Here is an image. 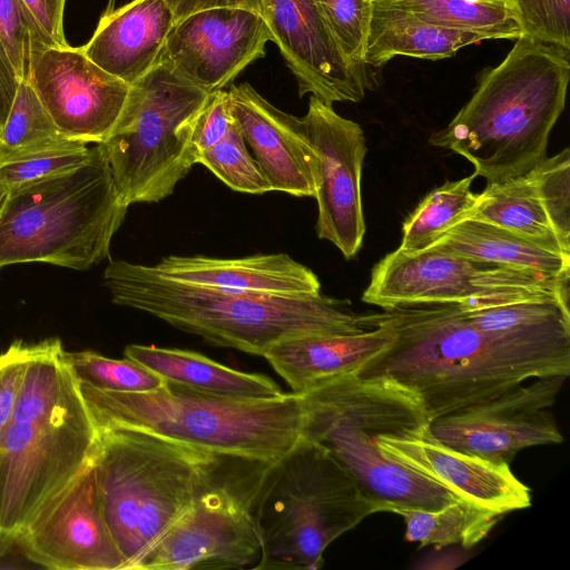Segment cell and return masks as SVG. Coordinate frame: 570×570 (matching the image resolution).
<instances>
[{
  "instance_id": "obj_31",
  "label": "cell",
  "mask_w": 570,
  "mask_h": 570,
  "mask_svg": "<svg viewBox=\"0 0 570 570\" xmlns=\"http://www.w3.org/2000/svg\"><path fill=\"white\" fill-rule=\"evenodd\" d=\"M88 144L57 135L0 156V181L9 188L75 169L91 155Z\"/></svg>"
},
{
  "instance_id": "obj_32",
  "label": "cell",
  "mask_w": 570,
  "mask_h": 570,
  "mask_svg": "<svg viewBox=\"0 0 570 570\" xmlns=\"http://www.w3.org/2000/svg\"><path fill=\"white\" fill-rule=\"evenodd\" d=\"M65 357L78 384L96 390L144 393L165 384L159 375L128 357L115 360L91 351H66Z\"/></svg>"
},
{
  "instance_id": "obj_43",
  "label": "cell",
  "mask_w": 570,
  "mask_h": 570,
  "mask_svg": "<svg viewBox=\"0 0 570 570\" xmlns=\"http://www.w3.org/2000/svg\"><path fill=\"white\" fill-rule=\"evenodd\" d=\"M19 79L0 39V131L8 117Z\"/></svg>"
},
{
  "instance_id": "obj_41",
  "label": "cell",
  "mask_w": 570,
  "mask_h": 570,
  "mask_svg": "<svg viewBox=\"0 0 570 570\" xmlns=\"http://www.w3.org/2000/svg\"><path fill=\"white\" fill-rule=\"evenodd\" d=\"M53 47H66L63 13L66 0H23Z\"/></svg>"
},
{
  "instance_id": "obj_27",
  "label": "cell",
  "mask_w": 570,
  "mask_h": 570,
  "mask_svg": "<svg viewBox=\"0 0 570 570\" xmlns=\"http://www.w3.org/2000/svg\"><path fill=\"white\" fill-rule=\"evenodd\" d=\"M469 218L492 224L546 249L570 256L553 230L529 171L487 184Z\"/></svg>"
},
{
  "instance_id": "obj_28",
  "label": "cell",
  "mask_w": 570,
  "mask_h": 570,
  "mask_svg": "<svg viewBox=\"0 0 570 570\" xmlns=\"http://www.w3.org/2000/svg\"><path fill=\"white\" fill-rule=\"evenodd\" d=\"M386 512L403 518L406 541L420 542V548L434 546L436 549L452 544L472 548L502 517L466 501H455L438 510L390 507Z\"/></svg>"
},
{
  "instance_id": "obj_23",
  "label": "cell",
  "mask_w": 570,
  "mask_h": 570,
  "mask_svg": "<svg viewBox=\"0 0 570 570\" xmlns=\"http://www.w3.org/2000/svg\"><path fill=\"white\" fill-rule=\"evenodd\" d=\"M393 331L384 324L347 334H313L274 344L263 355L274 371L302 394L316 383L352 374L391 344Z\"/></svg>"
},
{
  "instance_id": "obj_9",
  "label": "cell",
  "mask_w": 570,
  "mask_h": 570,
  "mask_svg": "<svg viewBox=\"0 0 570 570\" xmlns=\"http://www.w3.org/2000/svg\"><path fill=\"white\" fill-rule=\"evenodd\" d=\"M98 433L92 466L101 510L129 570L188 508L209 453L138 430Z\"/></svg>"
},
{
  "instance_id": "obj_11",
  "label": "cell",
  "mask_w": 570,
  "mask_h": 570,
  "mask_svg": "<svg viewBox=\"0 0 570 570\" xmlns=\"http://www.w3.org/2000/svg\"><path fill=\"white\" fill-rule=\"evenodd\" d=\"M273 462L209 453L188 508L129 570H254L261 546L252 507Z\"/></svg>"
},
{
  "instance_id": "obj_45",
  "label": "cell",
  "mask_w": 570,
  "mask_h": 570,
  "mask_svg": "<svg viewBox=\"0 0 570 570\" xmlns=\"http://www.w3.org/2000/svg\"><path fill=\"white\" fill-rule=\"evenodd\" d=\"M0 544H2L1 540H0Z\"/></svg>"
},
{
  "instance_id": "obj_2",
  "label": "cell",
  "mask_w": 570,
  "mask_h": 570,
  "mask_svg": "<svg viewBox=\"0 0 570 570\" xmlns=\"http://www.w3.org/2000/svg\"><path fill=\"white\" fill-rule=\"evenodd\" d=\"M60 340L29 345L14 413L0 435V540L17 541L37 513L88 466L98 429Z\"/></svg>"
},
{
  "instance_id": "obj_29",
  "label": "cell",
  "mask_w": 570,
  "mask_h": 570,
  "mask_svg": "<svg viewBox=\"0 0 570 570\" xmlns=\"http://www.w3.org/2000/svg\"><path fill=\"white\" fill-rule=\"evenodd\" d=\"M426 23L487 39L523 36L508 0H389Z\"/></svg>"
},
{
  "instance_id": "obj_10",
  "label": "cell",
  "mask_w": 570,
  "mask_h": 570,
  "mask_svg": "<svg viewBox=\"0 0 570 570\" xmlns=\"http://www.w3.org/2000/svg\"><path fill=\"white\" fill-rule=\"evenodd\" d=\"M207 97L160 63L130 85L115 127L98 144L127 206L163 200L189 173L194 124Z\"/></svg>"
},
{
  "instance_id": "obj_37",
  "label": "cell",
  "mask_w": 570,
  "mask_h": 570,
  "mask_svg": "<svg viewBox=\"0 0 570 570\" xmlns=\"http://www.w3.org/2000/svg\"><path fill=\"white\" fill-rule=\"evenodd\" d=\"M322 13L345 57L363 73L371 0H317Z\"/></svg>"
},
{
  "instance_id": "obj_33",
  "label": "cell",
  "mask_w": 570,
  "mask_h": 570,
  "mask_svg": "<svg viewBox=\"0 0 570 570\" xmlns=\"http://www.w3.org/2000/svg\"><path fill=\"white\" fill-rule=\"evenodd\" d=\"M195 164L205 166L233 190L246 194L272 191L236 121L220 141L196 156Z\"/></svg>"
},
{
  "instance_id": "obj_44",
  "label": "cell",
  "mask_w": 570,
  "mask_h": 570,
  "mask_svg": "<svg viewBox=\"0 0 570 570\" xmlns=\"http://www.w3.org/2000/svg\"><path fill=\"white\" fill-rule=\"evenodd\" d=\"M8 191L9 187L0 181V212L7 198Z\"/></svg>"
},
{
  "instance_id": "obj_3",
  "label": "cell",
  "mask_w": 570,
  "mask_h": 570,
  "mask_svg": "<svg viewBox=\"0 0 570 570\" xmlns=\"http://www.w3.org/2000/svg\"><path fill=\"white\" fill-rule=\"evenodd\" d=\"M569 78L570 50L521 36L429 141L466 158L487 184L523 175L547 157Z\"/></svg>"
},
{
  "instance_id": "obj_25",
  "label": "cell",
  "mask_w": 570,
  "mask_h": 570,
  "mask_svg": "<svg viewBox=\"0 0 570 570\" xmlns=\"http://www.w3.org/2000/svg\"><path fill=\"white\" fill-rule=\"evenodd\" d=\"M124 354L164 381L205 393L243 399H272L283 394L266 375L244 373L196 352L130 344Z\"/></svg>"
},
{
  "instance_id": "obj_21",
  "label": "cell",
  "mask_w": 570,
  "mask_h": 570,
  "mask_svg": "<svg viewBox=\"0 0 570 570\" xmlns=\"http://www.w3.org/2000/svg\"><path fill=\"white\" fill-rule=\"evenodd\" d=\"M174 24L166 0H132L107 10L81 49L97 66L130 86L158 63Z\"/></svg>"
},
{
  "instance_id": "obj_18",
  "label": "cell",
  "mask_w": 570,
  "mask_h": 570,
  "mask_svg": "<svg viewBox=\"0 0 570 570\" xmlns=\"http://www.w3.org/2000/svg\"><path fill=\"white\" fill-rule=\"evenodd\" d=\"M261 17L301 97L311 94L332 106L365 97L370 80L341 50L317 0H261Z\"/></svg>"
},
{
  "instance_id": "obj_40",
  "label": "cell",
  "mask_w": 570,
  "mask_h": 570,
  "mask_svg": "<svg viewBox=\"0 0 570 570\" xmlns=\"http://www.w3.org/2000/svg\"><path fill=\"white\" fill-rule=\"evenodd\" d=\"M29 345L18 341L0 355V435L9 424L21 391Z\"/></svg>"
},
{
  "instance_id": "obj_42",
  "label": "cell",
  "mask_w": 570,
  "mask_h": 570,
  "mask_svg": "<svg viewBox=\"0 0 570 570\" xmlns=\"http://www.w3.org/2000/svg\"><path fill=\"white\" fill-rule=\"evenodd\" d=\"M175 22L193 13L212 9H246L261 16V0H166Z\"/></svg>"
},
{
  "instance_id": "obj_5",
  "label": "cell",
  "mask_w": 570,
  "mask_h": 570,
  "mask_svg": "<svg viewBox=\"0 0 570 570\" xmlns=\"http://www.w3.org/2000/svg\"><path fill=\"white\" fill-rule=\"evenodd\" d=\"M302 436L323 448L379 512L390 507L438 510L463 501L381 451L382 438L429 423L405 390L352 373L316 383L302 393Z\"/></svg>"
},
{
  "instance_id": "obj_7",
  "label": "cell",
  "mask_w": 570,
  "mask_h": 570,
  "mask_svg": "<svg viewBox=\"0 0 570 570\" xmlns=\"http://www.w3.org/2000/svg\"><path fill=\"white\" fill-rule=\"evenodd\" d=\"M128 207L95 144L81 166L9 188L0 212V268L46 263L86 271L109 257Z\"/></svg>"
},
{
  "instance_id": "obj_1",
  "label": "cell",
  "mask_w": 570,
  "mask_h": 570,
  "mask_svg": "<svg viewBox=\"0 0 570 570\" xmlns=\"http://www.w3.org/2000/svg\"><path fill=\"white\" fill-rule=\"evenodd\" d=\"M394 338L356 375L412 394L429 422L488 401L522 382L570 374V321L505 332L472 324L456 303L406 305L361 315Z\"/></svg>"
},
{
  "instance_id": "obj_12",
  "label": "cell",
  "mask_w": 570,
  "mask_h": 570,
  "mask_svg": "<svg viewBox=\"0 0 570 570\" xmlns=\"http://www.w3.org/2000/svg\"><path fill=\"white\" fill-rule=\"evenodd\" d=\"M570 277L557 278L465 257L434 246L395 249L372 269L362 301L383 309L406 305L480 304L549 298L569 305Z\"/></svg>"
},
{
  "instance_id": "obj_17",
  "label": "cell",
  "mask_w": 570,
  "mask_h": 570,
  "mask_svg": "<svg viewBox=\"0 0 570 570\" xmlns=\"http://www.w3.org/2000/svg\"><path fill=\"white\" fill-rule=\"evenodd\" d=\"M271 36L262 17L246 9H212L175 22L158 63L207 94L224 89L265 56Z\"/></svg>"
},
{
  "instance_id": "obj_30",
  "label": "cell",
  "mask_w": 570,
  "mask_h": 570,
  "mask_svg": "<svg viewBox=\"0 0 570 570\" xmlns=\"http://www.w3.org/2000/svg\"><path fill=\"white\" fill-rule=\"evenodd\" d=\"M474 174L446 181L429 193L403 223L400 247L404 253H417L432 247L456 224L468 219L479 194L471 190Z\"/></svg>"
},
{
  "instance_id": "obj_15",
  "label": "cell",
  "mask_w": 570,
  "mask_h": 570,
  "mask_svg": "<svg viewBox=\"0 0 570 570\" xmlns=\"http://www.w3.org/2000/svg\"><path fill=\"white\" fill-rule=\"evenodd\" d=\"M58 132L86 144H101L115 127L130 86L101 69L81 47H48L27 80Z\"/></svg>"
},
{
  "instance_id": "obj_19",
  "label": "cell",
  "mask_w": 570,
  "mask_h": 570,
  "mask_svg": "<svg viewBox=\"0 0 570 570\" xmlns=\"http://www.w3.org/2000/svg\"><path fill=\"white\" fill-rule=\"evenodd\" d=\"M384 456L430 479L461 500L498 514L531 505L530 488L497 463L449 448L430 433L429 423L380 440Z\"/></svg>"
},
{
  "instance_id": "obj_36",
  "label": "cell",
  "mask_w": 570,
  "mask_h": 570,
  "mask_svg": "<svg viewBox=\"0 0 570 570\" xmlns=\"http://www.w3.org/2000/svg\"><path fill=\"white\" fill-rule=\"evenodd\" d=\"M549 220L566 250L570 252L569 148L546 157L529 170Z\"/></svg>"
},
{
  "instance_id": "obj_13",
  "label": "cell",
  "mask_w": 570,
  "mask_h": 570,
  "mask_svg": "<svg viewBox=\"0 0 570 570\" xmlns=\"http://www.w3.org/2000/svg\"><path fill=\"white\" fill-rule=\"evenodd\" d=\"M567 379L560 374L532 377L488 401L430 421V433L454 450L510 464L523 449L563 441L547 409Z\"/></svg>"
},
{
  "instance_id": "obj_26",
  "label": "cell",
  "mask_w": 570,
  "mask_h": 570,
  "mask_svg": "<svg viewBox=\"0 0 570 570\" xmlns=\"http://www.w3.org/2000/svg\"><path fill=\"white\" fill-rule=\"evenodd\" d=\"M433 246L550 277H570V256L546 249L507 229L475 219L469 218L456 224Z\"/></svg>"
},
{
  "instance_id": "obj_8",
  "label": "cell",
  "mask_w": 570,
  "mask_h": 570,
  "mask_svg": "<svg viewBox=\"0 0 570 570\" xmlns=\"http://www.w3.org/2000/svg\"><path fill=\"white\" fill-rule=\"evenodd\" d=\"M376 512L347 472L302 436L271 464L255 497L261 559L254 570H318L326 548Z\"/></svg>"
},
{
  "instance_id": "obj_34",
  "label": "cell",
  "mask_w": 570,
  "mask_h": 570,
  "mask_svg": "<svg viewBox=\"0 0 570 570\" xmlns=\"http://www.w3.org/2000/svg\"><path fill=\"white\" fill-rule=\"evenodd\" d=\"M0 39L19 80H28L39 55L53 47L23 0H0Z\"/></svg>"
},
{
  "instance_id": "obj_6",
  "label": "cell",
  "mask_w": 570,
  "mask_h": 570,
  "mask_svg": "<svg viewBox=\"0 0 570 570\" xmlns=\"http://www.w3.org/2000/svg\"><path fill=\"white\" fill-rule=\"evenodd\" d=\"M98 430L148 432L208 453L275 461L302 439V394L243 399L167 382L151 392L80 385Z\"/></svg>"
},
{
  "instance_id": "obj_4",
  "label": "cell",
  "mask_w": 570,
  "mask_h": 570,
  "mask_svg": "<svg viewBox=\"0 0 570 570\" xmlns=\"http://www.w3.org/2000/svg\"><path fill=\"white\" fill-rule=\"evenodd\" d=\"M104 283L117 305L148 313L210 345L258 356L287 338L368 328L343 301L322 293L283 295L205 287L121 259L108 264Z\"/></svg>"
},
{
  "instance_id": "obj_24",
  "label": "cell",
  "mask_w": 570,
  "mask_h": 570,
  "mask_svg": "<svg viewBox=\"0 0 570 570\" xmlns=\"http://www.w3.org/2000/svg\"><path fill=\"white\" fill-rule=\"evenodd\" d=\"M372 11L364 51L366 66L381 67L397 56L439 60L452 57L483 37L424 22L389 0H371Z\"/></svg>"
},
{
  "instance_id": "obj_14",
  "label": "cell",
  "mask_w": 570,
  "mask_h": 570,
  "mask_svg": "<svg viewBox=\"0 0 570 570\" xmlns=\"http://www.w3.org/2000/svg\"><path fill=\"white\" fill-rule=\"evenodd\" d=\"M303 121L317 155V236L350 259L361 249L366 230L361 194L364 131L314 96Z\"/></svg>"
},
{
  "instance_id": "obj_20",
  "label": "cell",
  "mask_w": 570,
  "mask_h": 570,
  "mask_svg": "<svg viewBox=\"0 0 570 570\" xmlns=\"http://www.w3.org/2000/svg\"><path fill=\"white\" fill-rule=\"evenodd\" d=\"M227 91L233 117L272 191L314 197L317 155L303 118L278 109L249 83Z\"/></svg>"
},
{
  "instance_id": "obj_39",
  "label": "cell",
  "mask_w": 570,
  "mask_h": 570,
  "mask_svg": "<svg viewBox=\"0 0 570 570\" xmlns=\"http://www.w3.org/2000/svg\"><path fill=\"white\" fill-rule=\"evenodd\" d=\"M235 124L227 90L208 94L198 111L193 129V157L220 141Z\"/></svg>"
},
{
  "instance_id": "obj_22",
  "label": "cell",
  "mask_w": 570,
  "mask_h": 570,
  "mask_svg": "<svg viewBox=\"0 0 570 570\" xmlns=\"http://www.w3.org/2000/svg\"><path fill=\"white\" fill-rule=\"evenodd\" d=\"M154 268L167 278L205 287L283 295L321 293L317 275L284 253L242 258L170 255Z\"/></svg>"
},
{
  "instance_id": "obj_38",
  "label": "cell",
  "mask_w": 570,
  "mask_h": 570,
  "mask_svg": "<svg viewBox=\"0 0 570 570\" xmlns=\"http://www.w3.org/2000/svg\"><path fill=\"white\" fill-rule=\"evenodd\" d=\"M523 36L570 50V0H508Z\"/></svg>"
},
{
  "instance_id": "obj_16",
  "label": "cell",
  "mask_w": 570,
  "mask_h": 570,
  "mask_svg": "<svg viewBox=\"0 0 570 570\" xmlns=\"http://www.w3.org/2000/svg\"><path fill=\"white\" fill-rule=\"evenodd\" d=\"M33 562L58 570H122L104 518L91 463L32 519L17 540Z\"/></svg>"
},
{
  "instance_id": "obj_35",
  "label": "cell",
  "mask_w": 570,
  "mask_h": 570,
  "mask_svg": "<svg viewBox=\"0 0 570 570\" xmlns=\"http://www.w3.org/2000/svg\"><path fill=\"white\" fill-rule=\"evenodd\" d=\"M60 135L40 98L27 80H19L0 131V156Z\"/></svg>"
}]
</instances>
